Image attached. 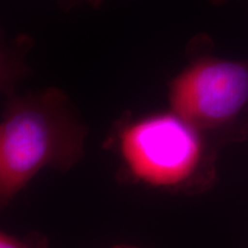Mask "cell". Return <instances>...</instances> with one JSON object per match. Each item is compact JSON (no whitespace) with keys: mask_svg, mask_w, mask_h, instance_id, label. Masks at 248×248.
Here are the masks:
<instances>
[{"mask_svg":"<svg viewBox=\"0 0 248 248\" xmlns=\"http://www.w3.org/2000/svg\"><path fill=\"white\" fill-rule=\"evenodd\" d=\"M170 110L217 148L248 136V61L198 52L170 80Z\"/></svg>","mask_w":248,"mask_h":248,"instance_id":"cell-3","label":"cell"},{"mask_svg":"<svg viewBox=\"0 0 248 248\" xmlns=\"http://www.w3.org/2000/svg\"><path fill=\"white\" fill-rule=\"evenodd\" d=\"M20 61L2 62L7 100L0 124V202L14 199L46 167L67 170L84 154L88 129L67 94L46 89L17 95Z\"/></svg>","mask_w":248,"mask_h":248,"instance_id":"cell-1","label":"cell"},{"mask_svg":"<svg viewBox=\"0 0 248 248\" xmlns=\"http://www.w3.org/2000/svg\"><path fill=\"white\" fill-rule=\"evenodd\" d=\"M209 1L214 5H223V4H225V2L230 1V0H209Z\"/></svg>","mask_w":248,"mask_h":248,"instance_id":"cell-5","label":"cell"},{"mask_svg":"<svg viewBox=\"0 0 248 248\" xmlns=\"http://www.w3.org/2000/svg\"><path fill=\"white\" fill-rule=\"evenodd\" d=\"M63 1H67L68 4H75V2H78L80 1V0H63ZM88 1H91V2H98L100 1V0H88Z\"/></svg>","mask_w":248,"mask_h":248,"instance_id":"cell-6","label":"cell"},{"mask_svg":"<svg viewBox=\"0 0 248 248\" xmlns=\"http://www.w3.org/2000/svg\"><path fill=\"white\" fill-rule=\"evenodd\" d=\"M116 248H132V247H116Z\"/></svg>","mask_w":248,"mask_h":248,"instance_id":"cell-7","label":"cell"},{"mask_svg":"<svg viewBox=\"0 0 248 248\" xmlns=\"http://www.w3.org/2000/svg\"><path fill=\"white\" fill-rule=\"evenodd\" d=\"M44 239L42 237H35L30 234L27 238H18L2 231L0 233V248H45Z\"/></svg>","mask_w":248,"mask_h":248,"instance_id":"cell-4","label":"cell"},{"mask_svg":"<svg viewBox=\"0 0 248 248\" xmlns=\"http://www.w3.org/2000/svg\"><path fill=\"white\" fill-rule=\"evenodd\" d=\"M117 150L124 171L153 188H204L216 175V148L171 110L123 124L117 133Z\"/></svg>","mask_w":248,"mask_h":248,"instance_id":"cell-2","label":"cell"}]
</instances>
